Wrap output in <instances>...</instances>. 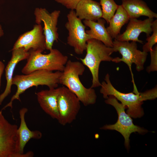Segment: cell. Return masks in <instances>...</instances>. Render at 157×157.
Here are the masks:
<instances>
[{
  "label": "cell",
  "mask_w": 157,
  "mask_h": 157,
  "mask_svg": "<svg viewBox=\"0 0 157 157\" xmlns=\"http://www.w3.org/2000/svg\"><path fill=\"white\" fill-rule=\"evenodd\" d=\"M110 77L108 74L105 76V81L101 83L100 92L104 99H106L109 95H112L120 101L127 109L126 113L131 117L136 118L142 117L144 114L142 106L143 101L153 100L157 97L156 86L143 92L124 93L115 88L110 82Z\"/></svg>",
  "instance_id": "1"
},
{
  "label": "cell",
  "mask_w": 157,
  "mask_h": 157,
  "mask_svg": "<svg viewBox=\"0 0 157 157\" xmlns=\"http://www.w3.org/2000/svg\"><path fill=\"white\" fill-rule=\"evenodd\" d=\"M85 70L84 65L82 63L68 60L62 72L59 83L74 94L81 102L87 106L96 103L97 96L93 88L85 87L80 80L79 76L83 74Z\"/></svg>",
  "instance_id": "2"
},
{
  "label": "cell",
  "mask_w": 157,
  "mask_h": 157,
  "mask_svg": "<svg viewBox=\"0 0 157 157\" xmlns=\"http://www.w3.org/2000/svg\"><path fill=\"white\" fill-rule=\"evenodd\" d=\"M62 72H53L46 70H38L28 74L17 75L13 77L12 85L17 87V90L12 97L10 101L1 110H5L10 107L13 108V102L15 100L21 101L19 96L26 90L33 86L46 85L49 88H56L59 84V80Z\"/></svg>",
  "instance_id": "3"
},
{
  "label": "cell",
  "mask_w": 157,
  "mask_h": 157,
  "mask_svg": "<svg viewBox=\"0 0 157 157\" xmlns=\"http://www.w3.org/2000/svg\"><path fill=\"white\" fill-rule=\"evenodd\" d=\"M48 54L39 51L30 50L26 64L22 69L24 74L38 70L62 72L68 60V57L56 49H52Z\"/></svg>",
  "instance_id": "4"
},
{
  "label": "cell",
  "mask_w": 157,
  "mask_h": 157,
  "mask_svg": "<svg viewBox=\"0 0 157 157\" xmlns=\"http://www.w3.org/2000/svg\"><path fill=\"white\" fill-rule=\"evenodd\" d=\"M86 54L83 58H80L82 63L87 66L92 76V88L101 86L99 80V65L102 61H112L113 58L110 55L114 52L113 47L105 45L101 42L93 39L87 42Z\"/></svg>",
  "instance_id": "5"
},
{
  "label": "cell",
  "mask_w": 157,
  "mask_h": 157,
  "mask_svg": "<svg viewBox=\"0 0 157 157\" xmlns=\"http://www.w3.org/2000/svg\"><path fill=\"white\" fill-rule=\"evenodd\" d=\"M105 102L115 108L117 113L118 119L115 124H106L100 129L115 130L120 133L124 138L125 147L128 150L130 147L129 137L131 133L138 132L140 134H144L148 131L133 124L131 117L125 112V107L121 103L119 102L112 95L109 96Z\"/></svg>",
  "instance_id": "6"
},
{
  "label": "cell",
  "mask_w": 157,
  "mask_h": 157,
  "mask_svg": "<svg viewBox=\"0 0 157 157\" xmlns=\"http://www.w3.org/2000/svg\"><path fill=\"white\" fill-rule=\"evenodd\" d=\"M112 47L114 52H118L122 55V57L113 58L112 61L116 63L123 62L128 65L132 76L133 92H137L138 90L134 81L131 65L133 63L135 64L138 72L142 70L147 59V53L138 49L136 42L134 41L130 42L129 41H119L115 39L113 41Z\"/></svg>",
  "instance_id": "7"
},
{
  "label": "cell",
  "mask_w": 157,
  "mask_h": 157,
  "mask_svg": "<svg viewBox=\"0 0 157 157\" xmlns=\"http://www.w3.org/2000/svg\"><path fill=\"white\" fill-rule=\"evenodd\" d=\"M57 103L59 114L57 119L65 126L74 121L81 108V102L76 95L66 87H60Z\"/></svg>",
  "instance_id": "8"
},
{
  "label": "cell",
  "mask_w": 157,
  "mask_h": 157,
  "mask_svg": "<svg viewBox=\"0 0 157 157\" xmlns=\"http://www.w3.org/2000/svg\"><path fill=\"white\" fill-rule=\"evenodd\" d=\"M17 125L12 124L0 111V157H24L18 152Z\"/></svg>",
  "instance_id": "9"
},
{
  "label": "cell",
  "mask_w": 157,
  "mask_h": 157,
  "mask_svg": "<svg viewBox=\"0 0 157 157\" xmlns=\"http://www.w3.org/2000/svg\"><path fill=\"white\" fill-rule=\"evenodd\" d=\"M67 17L68 20L65 26L68 32L67 43L73 48L75 53L82 54L86 50L87 42L89 40L85 26L76 16L74 10H70Z\"/></svg>",
  "instance_id": "10"
},
{
  "label": "cell",
  "mask_w": 157,
  "mask_h": 157,
  "mask_svg": "<svg viewBox=\"0 0 157 157\" xmlns=\"http://www.w3.org/2000/svg\"><path fill=\"white\" fill-rule=\"evenodd\" d=\"M60 11L55 10L50 13L45 8H36L34 12L35 22L37 24L43 22L44 27L43 33L46 40V49H52L53 43L58 39L57 25Z\"/></svg>",
  "instance_id": "11"
},
{
  "label": "cell",
  "mask_w": 157,
  "mask_h": 157,
  "mask_svg": "<svg viewBox=\"0 0 157 157\" xmlns=\"http://www.w3.org/2000/svg\"><path fill=\"white\" fill-rule=\"evenodd\" d=\"M20 48L27 51L32 49L41 52L46 49L45 38L40 24L35 25L32 30L20 35L12 50Z\"/></svg>",
  "instance_id": "12"
},
{
  "label": "cell",
  "mask_w": 157,
  "mask_h": 157,
  "mask_svg": "<svg viewBox=\"0 0 157 157\" xmlns=\"http://www.w3.org/2000/svg\"><path fill=\"white\" fill-rule=\"evenodd\" d=\"M154 18H148L143 20L137 19H131L125 31L118 35L115 39L119 41H130L143 44V41L138 39L142 33H145L147 37L150 36L152 32L151 25Z\"/></svg>",
  "instance_id": "13"
},
{
  "label": "cell",
  "mask_w": 157,
  "mask_h": 157,
  "mask_svg": "<svg viewBox=\"0 0 157 157\" xmlns=\"http://www.w3.org/2000/svg\"><path fill=\"white\" fill-rule=\"evenodd\" d=\"M28 110L26 108H23L19 111L20 123L18 128L17 133L18 138V152L24 157L33 156V153L31 151L24 153V149L28 141L31 138L39 139L42 137V133L39 131H31L27 127L25 122V116Z\"/></svg>",
  "instance_id": "14"
},
{
  "label": "cell",
  "mask_w": 157,
  "mask_h": 157,
  "mask_svg": "<svg viewBox=\"0 0 157 157\" xmlns=\"http://www.w3.org/2000/svg\"><path fill=\"white\" fill-rule=\"evenodd\" d=\"M12 51L11 58L5 69L6 85L4 92L0 95V105L11 92L13 74L17 65L20 61L27 59L29 55V51H26L23 48L12 50Z\"/></svg>",
  "instance_id": "15"
},
{
  "label": "cell",
  "mask_w": 157,
  "mask_h": 157,
  "mask_svg": "<svg viewBox=\"0 0 157 157\" xmlns=\"http://www.w3.org/2000/svg\"><path fill=\"white\" fill-rule=\"evenodd\" d=\"M60 87L42 90L36 93L37 100L41 108L52 118L58 119L57 99Z\"/></svg>",
  "instance_id": "16"
},
{
  "label": "cell",
  "mask_w": 157,
  "mask_h": 157,
  "mask_svg": "<svg viewBox=\"0 0 157 157\" xmlns=\"http://www.w3.org/2000/svg\"><path fill=\"white\" fill-rule=\"evenodd\" d=\"M106 21L101 18L95 22L84 20L83 23L90 29L85 31L89 39H93L101 42L106 46L112 47L113 39L108 32L105 27Z\"/></svg>",
  "instance_id": "17"
},
{
  "label": "cell",
  "mask_w": 157,
  "mask_h": 157,
  "mask_svg": "<svg viewBox=\"0 0 157 157\" xmlns=\"http://www.w3.org/2000/svg\"><path fill=\"white\" fill-rule=\"evenodd\" d=\"M75 10L76 15L81 20L96 22L102 16L99 3L94 0H81Z\"/></svg>",
  "instance_id": "18"
},
{
  "label": "cell",
  "mask_w": 157,
  "mask_h": 157,
  "mask_svg": "<svg viewBox=\"0 0 157 157\" xmlns=\"http://www.w3.org/2000/svg\"><path fill=\"white\" fill-rule=\"evenodd\" d=\"M122 6L129 18L137 19L141 16L150 18H157V14L153 11L142 0H121Z\"/></svg>",
  "instance_id": "19"
},
{
  "label": "cell",
  "mask_w": 157,
  "mask_h": 157,
  "mask_svg": "<svg viewBox=\"0 0 157 157\" xmlns=\"http://www.w3.org/2000/svg\"><path fill=\"white\" fill-rule=\"evenodd\" d=\"M116 12L110 19L109 26L106 28L112 39H115L120 34L121 29L123 25L129 20V17L122 5H118Z\"/></svg>",
  "instance_id": "20"
},
{
  "label": "cell",
  "mask_w": 157,
  "mask_h": 157,
  "mask_svg": "<svg viewBox=\"0 0 157 157\" xmlns=\"http://www.w3.org/2000/svg\"><path fill=\"white\" fill-rule=\"evenodd\" d=\"M99 3L102 13V18L108 24L110 19L114 15L118 5L114 0H100Z\"/></svg>",
  "instance_id": "21"
},
{
  "label": "cell",
  "mask_w": 157,
  "mask_h": 157,
  "mask_svg": "<svg viewBox=\"0 0 157 157\" xmlns=\"http://www.w3.org/2000/svg\"><path fill=\"white\" fill-rule=\"evenodd\" d=\"M151 28L153 33L151 36L147 37L146 40L147 42L142 47L143 51L148 53L149 52L154 45L157 43V19L154 21Z\"/></svg>",
  "instance_id": "22"
},
{
  "label": "cell",
  "mask_w": 157,
  "mask_h": 157,
  "mask_svg": "<svg viewBox=\"0 0 157 157\" xmlns=\"http://www.w3.org/2000/svg\"><path fill=\"white\" fill-rule=\"evenodd\" d=\"M151 62L150 65L147 67L146 70L149 73L157 70V45L150 50Z\"/></svg>",
  "instance_id": "23"
},
{
  "label": "cell",
  "mask_w": 157,
  "mask_h": 157,
  "mask_svg": "<svg viewBox=\"0 0 157 157\" xmlns=\"http://www.w3.org/2000/svg\"><path fill=\"white\" fill-rule=\"evenodd\" d=\"M81 0H55L57 3H60L70 10H74L80 1Z\"/></svg>",
  "instance_id": "24"
},
{
  "label": "cell",
  "mask_w": 157,
  "mask_h": 157,
  "mask_svg": "<svg viewBox=\"0 0 157 157\" xmlns=\"http://www.w3.org/2000/svg\"><path fill=\"white\" fill-rule=\"evenodd\" d=\"M5 69V66L4 63L0 60V89L1 86V77Z\"/></svg>",
  "instance_id": "25"
},
{
  "label": "cell",
  "mask_w": 157,
  "mask_h": 157,
  "mask_svg": "<svg viewBox=\"0 0 157 157\" xmlns=\"http://www.w3.org/2000/svg\"><path fill=\"white\" fill-rule=\"evenodd\" d=\"M4 35L3 31L2 28V26L0 24V38Z\"/></svg>",
  "instance_id": "26"
}]
</instances>
